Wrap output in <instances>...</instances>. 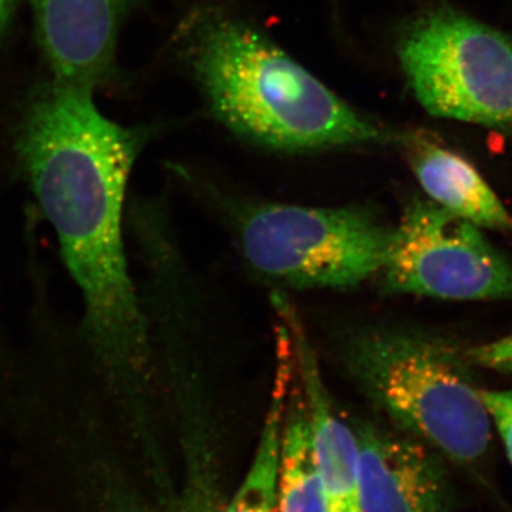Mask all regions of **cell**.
Returning <instances> with one entry per match:
<instances>
[{"mask_svg":"<svg viewBox=\"0 0 512 512\" xmlns=\"http://www.w3.org/2000/svg\"><path fill=\"white\" fill-rule=\"evenodd\" d=\"M93 93L53 80L20 126L16 160L79 293L77 325L111 403L147 437L163 393L126 245L128 180L146 134L104 116Z\"/></svg>","mask_w":512,"mask_h":512,"instance_id":"1","label":"cell"},{"mask_svg":"<svg viewBox=\"0 0 512 512\" xmlns=\"http://www.w3.org/2000/svg\"><path fill=\"white\" fill-rule=\"evenodd\" d=\"M195 76L212 111L232 131L288 151L400 143L258 30L208 20L195 36Z\"/></svg>","mask_w":512,"mask_h":512,"instance_id":"2","label":"cell"},{"mask_svg":"<svg viewBox=\"0 0 512 512\" xmlns=\"http://www.w3.org/2000/svg\"><path fill=\"white\" fill-rule=\"evenodd\" d=\"M343 363L367 399L394 426L454 464L487 457L493 423L467 348L424 330H360L346 343Z\"/></svg>","mask_w":512,"mask_h":512,"instance_id":"3","label":"cell"},{"mask_svg":"<svg viewBox=\"0 0 512 512\" xmlns=\"http://www.w3.org/2000/svg\"><path fill=\"white\" fill-rule=\"evenodd\" d=\"M397 52L431 116L493 128L512 140L510 36L441 6L404 29Z\"/></svg>","mask_w":512,"mask_h":512,"instance_id":"4","label":"cell"},{"mask_svg":"<svg viewBox=\"0 0 512 512\" xmlns=\"http://www.w3.org/2000/svg\"><path fill=\"white\" fill-rule=\"evenodd\" d=\"M393 231L365 207L262 204L242 217L239 238L261 274L296 288H352L383 272Z\"/></svg>","mask_w":512,"mask_h":512,"instance_id":"5","label":"cell"},{"mask_svg":"<svg viewBox=\"0 0 512 512\" xmlns=\"http://www.w3.org/2000/svg\"><path fill=\"white\" fill-rule=\"evenodd\" d=\"M390 292L446 301L512 299V262L483 229L430 200L407 207L384 265Z\"/></svg>","mask_w":512,"mask_h":512,"instance_id":"6","label":"cell"},{"mask_svg":"<svg viewBox=\"0 0 512 512\" xmlns=\"http://www.w3.org/2000/svg\"><path fill=\"white\" fill-rule=\"evenodd\" d=\"M352 426L362 512H453L450 477L436 450L394 424Z\"/></svg>","mask_w":512,"mask_h":512,"instance_id":"7","label":"cell"},{"mask_svg":"<svg viewBox=\"0 0 512 512\" xmlns=\"http://www.w3.org/2000/svg\"><path fill=\"white\" fill-rule=\"evenodd\" d=\"M55 82L96 89L113 69L121 26L137 0H29Z\"/></svg>","mask_w":512,"mask_h":512,"instance_id":"8","label":"cell"},{"mask_svg":"<svg viewBox=\"0 0 512 512\" xmlns=\"http://www.w3.org/2000/svg\"><path fill=\"white\" fill-rule=\"evenodd\" d=\"M272 301L291 336L293 360L308 412L326 512H362L355 430L333 409L315 350L298 312L284 296L274 295Z\"/></svg>","mask_w":512,"mask_h":512,"instance_id":"9","label":"cell"},{"mask_svg":"<svg viewBox=\"0 0 512 512\" xmlns=\"http://www.w3.org/2000/svg\"><path fill=\"white\" fill-rule=\"evenodd\" d=\"M414 175L429 200L481 229L512 232V215L476 167L424 134H403Z\"/></svg>","mask_w":512,"mask_h":512,"instance_id":"10","label":"cell"},{"mask_svg":"<svg viewBox=\"0 0 512 512\" xmlns=\"http://www.w3.org/2000/svg\"><path fill=\"white\" fill-rule=\"evenodd\" d=\"M278 335V366L261 439L247 476L222 512H278L282 431L295 372L291 336L284 323Z\"/></svg>","mask_w":512,"mask_h":512,"instance_id":"11","label":"cell"},{"mask_svg":"<svg viewBox=\"0 0 512 512\" xmlns=\"http://www.w3.org/2000/svg\"><path fill=\"white\" fill-rule=\"evenodd\" d=\"M278 512H326L312 431L299 382L291 386L282 431Z\"/></svg>","mask_w":512,"mask_h":512,"instance_id":"12","label":"cell"},{"mask_svg":"<svg viewBox=\"0 0 512 512\" xmlns=\"http://www.w3.org/2000/svg\"><path fill=\"white\" fill-rule=\"evenodd\" d=\"M483 400L493 427L503 440L512 466V390L483 389Z\"/></svg>","mask_w":512,"mask_h":512,"instance_id":"13","label":"cell"},{"mask_svg":"<svg viewBox=\"0 0 512 512\" xmlns=\"http://www.w3.org/2000/svg\"><path fill=\"white\" fill-rule=\"evenodd\" d=\"M467 355L476 367L512 375V333L484 345L468 346Z\"/></svg>","mask_w":512,"mask_h":512,"instance_id":"14","label":"cell"},{"mask_svg":"<svg viewBox=\"0 0 512 512\" xmlns=\"http://www.w3.org/2000/svg\"><path fill=\"white\" fill-rule=\"evenodd\" d=\"M205 490H207V487L194 485V487L188 488L187 493L183 495L181 500L160 508V510L144 512H214L211 495Z\"/></svg>","mask_w":512,"mask_h":512,"instance_id":"15","label":"cell"},{"mask_svg":"<svg viewBox=\"0 0 512 512\" xmlns=\"http://www.w3.org/2000/svg\"><path fill=\"white\" fill-rule=\"evenodd\" d=\"M16 0H0V35L8 26L10 16H12L13 8H15Z\"/></svg>","mask_w":512,"mask_h":512,"instance_id":"16","label":"cell"}]
</instances>
